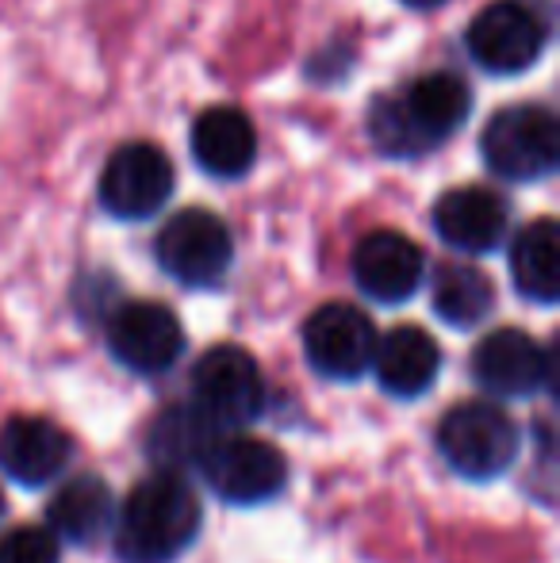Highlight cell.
Masks as SVG:
<instances>
[{
  "label": "cell",
  "instance_id": "cell-16",
  "mask_svg": "<svg viewBox=\"0 0 560 563\" xmlns=\"http://www.w3.org/2000/svg\"><path fill=\"white\" fill-rule=\"evenodd\" d=\"M193 157L208 177L219 180H239L242 173H250L257 157V131L239 108H208L193 123Z\"/></svg>",
  "mask_w": 560,
  "mask_h": 563
},
{
  "label": "cell",
  "instance_id": "cell-5",
  "mask_svg": "<svg viewBox=\"0 0 560 563\" xmlns=\"http://www.w3.org/2000/svg\"><path fill=\"white\" fill-rule=\"evenodd\" d=\"M154 257L165 276L185 288H216L234 261L231 230L204 208L177 211L154 238Z\"/></svg>",
  "mask_w": 560,
  "mask_h": 563
},
{
  "label": "cell",
  "instance_id": "cell-3",
  "mask_svg": "<svg viewBox=\"0 0 560 563\" xmlns=\"http://www.w3.org/2000/svg\"><path fill=\"white\" fill-rule=\"evenodd\" d=\"M480 154L487 169L503 180H515V185L546 180L560 165V126L549 108L510 104L487 119L480 134Z\"/></svg>",
  "mask_w": 560,
  "mask_h": 563
},
{
  "label": "cell",
  "instance_id": "cell-13",
  "mask_svg": "<svg viewBox=\"0 0 560 563\" xmlns=\"http://www.w3.org/2000/svg\"><path fill=\"white\" fill-rule=\"evenodd\" d=\"M426 273L422 250L399 230H373L353 250V280L376 303H407Z\"/></svg>",
  "mask_w": 560,
  "mask_h": 563
},
{
  "label": "cell",
  "instance_id": "cell-6",
  "mask_svg": "<svg viewBox=\"0 0 560 563\" xmlns=\"http://www.w3.org/2000/svg\"><path fill=\"white\" fill-rule=\"evenodd\" d=\"M193 407L211 426H246L265 410V379L239 345H216L193 368Z\"/></svg>",
  "mask_w": 560,
  "mask_h": 563
},
{
  "label": "cell",
  "instance_id": "cell-24",
  "mask_svg": "<svg viewBox=\"0 0 560 563\" xmlns=\"http://www.w3.org/2000/svg\"><path fill=\"white\" fill-rule=\"evenodd\" d=\"M0 514H4V498H0Z\"/></svg>",
  "mask_w": 560,
  "mask_h": 563
},
{
  "label": "cell",
  "instance_id": "cell-10",
  "mask_svg": "<svg viewBox=\"0 0 560 563\" xmlns=\"http://www.w3.org/2000/svg\"><path fill=\"white\" fill-rule=\"evenodd\" d=\"M304 353L319 376L353 384L373 368L376 327L361 307L327 303L304 322Z\"/></svg>",
  "mask_w": 560,
  "mask_h": 563
},
{
  "label": "cell",
  "instance_id": "cell-1",
  "mask_svg": "<svg viewBox=\"0 0 560 563\" xmlns=\"http://www.w3.org/2000/svg\"><path fill=\"white\" fill-rule=\"evenodd\" d=\"M472 112V92L457 74H422L404 92L373 100L369 134L388 157H419L446 142Z\"/></svg>",
  "mask_w": 560,
  "mask_h": 563
},
{
  "label": "cell",
  "instance_id": "cell-2",
  "mask_svg": "<svg viewBox=\"0 0 560 563\" xmlns=\"http://www.w3.org/2000/svg\"><path fill=\"white\" fill-rule=\"evenodd\" d=\"M200 533V498L180 475L157 472L131 487L116 526L120 563H173Z\"/></svg>",
  "mask_w": 560,
  "mask_h": 563
},
{
  "label": "cell",
  "instance_id": "cell-17",
  "mask_svg": "<svg viewBox=\"0 0 560 563\" xmlns=\"http://www.w3.org/2000/svg\"><path fill=\"white\" fill-rule=\"evenodd\" d=\"M376 379L396 399H419L441 372V349L422 327H396L376 338L373 353Z\"/></svg>",
  "mask_w": 560,
  "mask_h": 563
},
{
  "label": "cell",
  "instance_id": "cell-20",
  "mask_svg": "<svg viewBox=\"0 0 560 563\" xmlns=\"http://www.w3.org/2000/svg\"><path fill=\"white\" fill-rule=\"evenodd\" d=\"M216 445V426L188 402V407H169L154 418L146 438V452L162 472L180 475L185 467H200L204 456Z\"/></svg>",
  "mask_w": 560,
  "mask_h": 563
},
{
  "label": "cell",
  "instance_id": "cell-23",
  "mask_svg": "<svg viewBox=\"0 0 560 563\" xmlns=\"http://www.w3.org/2000/svg\"><path fill=\"white\" fill-rule=\"evenodd\" d=\"M399 4L419 8V12H426V8H438V4H446V0H399Z\"/></svg>",
  "mask_w": 560,
  "mask_h": 563
},
{
  "label": "cell",
  "instance_id": "cell-14",
  "mask_svg": "<svg viewBox=\"0 0 560 563\" xmlns=\"http://www.w3.org/2000/svg\"><path fill=\"white\" fill-rule=\"evenodd\" d=\"M507 203L492 192V188L464 185L449 188L438 203H433V230L446 245L461 253H492L507 238Z\"/></svg>",
  "mask_w": 560,
  "mask_h": 563
},
{
  "label": "cell",
  "instance_id": "cell-22",
  "mask_svg": "<svg viewBox=\"0 0 560 563\" xmlns=\"http://www.w3.org/2000/svg\"><path fill=\"white\" fill-rule=\"evenodd\" d=\"M0 563H58V541L51 529L15 526L0 537Z\"/></svg>",
  "mask_w": 560,
  "mask_h": 563
},
{
  "label": "cell",
  "instance_id": "cell-12",
  "mask_svg": "<svg viewBox=\"0 0 560 563\" xmlns=\"http://www.w3.org/2000/svg\"><path fill=\"white\" fill-rule=\"evenodd\" d=\"M472 376L499 399H530L553 379V356L526 330H495L472 353Z\"/></svg>",
  "mask_w": 560,
  "mask_h": 563
},
{
  "label": "cell",
  "instance_id": "cell-19",
  "mask_svg": "<svg viewBox=\"0 0 560 563\" xmlns=\"http://www.w3.org/2000/svg\"><path fill=\"white\" fill-rule=\"evenodd\" d=\"M510 280L530 303L553 307L560 299V230L553 219H534L510 245Z\"/></svg>",
  "mask_w": 560,
  "mask_h": 563
},
{
  "label": "cell",
  "instance_id": "cell-4",
  "mask_svg": "<svg viewBox=\"0 0 560 563\" xmlns=\"http://www.w3.org/2000/svg\"><path fill=\"white\" fill-rule=\"evenodd\" d=\"M523 438L510 415L495 402H457L438 422V452L464 479H495L515 464Z\"/></svg>",
  "mask_w": 560,
  "mask_h": 563
},
{
  "label": "cell",
  "instance_id": "cell-9",
  "mask_svg": "<svg viewBox=\"0 0 560 563\" xmlns=\"http://www.w3.org/2000/svg\"><path fill=\"white\" fill-rule=\"evenodd\" d=\"M200 467L208 487L231 506H262L288 483V460L262 438H216Z\"/></svg>",
  "mask_w": 560,
  "mask_h": 563
},
{
  "label": "cell",
  "instance_id": "cell-15",
  "mask_svg": "<svg viewBox=\"0 0 560 563\" xmlns=\"http://www.w3.org/2000/svg\"><path fill=\"white\" fill-rule=\"evenodd\" d=\"M66 430L46 418H12L0 430V472L20 487H43L69 464Z\"/></svg>",
  "mask_w": 560,
  "mask_h": 563
},
{
  "label": "cell",
  "instance_id": "cell-18",
  "mask_svg": "<svg viewBox=\"0 0 560 563\" xmlns=\"http://www.w3.org/2000/svg\"><path fill=\"white\" fill-rule=\"evenodd\" d=\"M112 526V490L100 475H74L54 490L46 506V529L54 541L89 544Z\"/></svg>",
  "mask_w": 560,
  "mask_h": 563
},
{
  "label": "cell",
  "instance_id": "cell-11",
  "mask_svg": "<svg viewBox=\"0 0 560 563\" xmlns=\"http://www.w3.org/2000/svg\"><path fill=\"white\" fill-rule=\"evenodd\" d=\"M108 349L135 376H162L185 353V330L169 307L135 299L108 319Z\"/></svg>",
  "mask_w": 560,
  "mask_h": 563
},
{
  "label": "cell",
  "instance_id": "cell-21",
  "mask_svg": "<svg viewBox=\"0 0 560 563\" xmlns=\"http://www.w3.org/2000/svg\"><path fill=\"white\" fill-rule=\"evenodd\" d=\"M433 314L457 330L480 327L495 307V288L480 268L472 265H441L433 276Z\"/></svg>",
  "mask_w": 560,
  "mask_h": 563
},
{
  "label": "cell",
  "instance_id": "cell-7",
  "mask_svg": "<svg viewBox=\"0 0 560 563\" xmlns=\"http://www.w3.org/2000/svg\"><path fill=\"white\" fill-rule=\"evenodd\" d=\"M464 43H469V54L480 69L510 77L541 58L549 31L526 0H495L469 23Z\"/></svg>",
  "mask_w": 560,
  "mask_h": 563
},
{
  "label": "cell",
  "instance_id": "cell-8",
  "mask_svg": "<svg viewBox=\"0 0 560 563\" xmlns=\"http://www.w3.org/2000/svg\"><path fill=\"white\" fill-rule=\"evenodd\" d=\"M97 192L100 208L112 219L142 223L157 216L173 196V162L154 142H123L105 162Z\"/></svg>",
  "mask_w": 560,
  "mask_h": 563
}]
</instances>
